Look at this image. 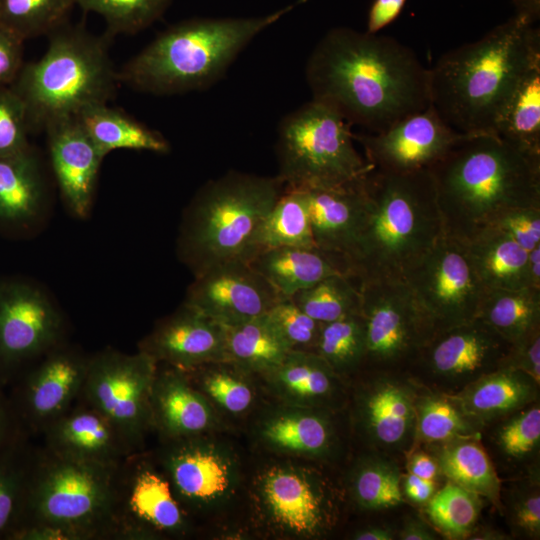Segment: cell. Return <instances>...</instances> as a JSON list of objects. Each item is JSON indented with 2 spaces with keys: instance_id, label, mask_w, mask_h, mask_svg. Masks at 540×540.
Returning <instances> with one entry per match:
<instances>
[{
  "instance_id": "cell-15",
  "label": "cell",
  "mask_w": 540,
  "mask_h": 540,
  "mask_svg": "<svg viewBox=\"0 0 540 540\" xmlns=\"http://www.w3.org/2000/svg\"><path fill=\"white\" fill-rule=\"evenodd\" d=\"M159 465L187 512L224 504L240 484L237 456L209 434L165 441Z\"/></svg>"
},
{
  "instance_id": "cell-45",
  "label": "cell",
  "mask_w": 540,
  "mask_h": 540,
  "mask_svg": "<svg viewBox=\"0 0 540 540\" xmlns=\"http://www.w3.org/2000/svg\"><path fill=\"white\" fill-rule=\"evenodd\" d=\"M75 0H0V25L23 41L64 24Z\"/></svg>"
},
{
  "instance_id": "cell-59",
  "label": "cell",
  "mask_w": 540,
  "mask_h": 540,
  "mask_svg": "<svg viewBox=\"0 0 540 540\" xmlns=\"http://www.w3.org/2000/svg\"><path fill=\"white\" fill-rule=\"evenodd\" d=\"M401 540H435L436 534L423 521L417 518H409L398 534Z\"/></svg>"
},
{
  "instance_id": "cell-14",
  "label": "cell",
  "mask_w": 540,
  "mask_h": 540,
  "mask_svg": "<svg viewBox=\"0 0 540 540\" xmlns=\"http://www.w3.org/2000/svg\"><path fill=\"white\" fill-rule=\"evenodd\" d=\"M63 318L38 287L0 282V385L14 382L23 367L60 345Z\"/></svg>"
},
{
  "instance_id": "cell-47",
  "label": "cell",
  "mask_w": 540,
  "mask_h": 540,
  "mask_svg": "<svg viewBox=\"0 0 540 540\" xmlns=\"http://www.w3.org/2000/svg\"><path fill=\"white\" fill-rule=\"evenodd\" d=\"M171 0H75L82 9L99 14L113 33H135L167 9Z\"/></svg>"
},
{
  "instance_id": "cell-54",
  "label": "cell",
  "mask_w": 540,
  "mask_h": 540,
  "mask_svg": "<svg viewBox=\"0 0 540 540\" xmlns=\"http://www.w3.org/2000/svg\"><path fill=\"white\" fill-rule=\"evenodd\" d=\"M23 40L0 25V86H11L23 65Z\"/></svg>"
},
{
  "instance_id": "cell-23",
  "label": "cell",
  "mask_w": 540,
  "mask_h": 540,
  "mask_svg": "<svg viewBox=\"0 0 540 540\" xmlns=\"http://www.w3.org/2000/svg\"><path fill=\"white\" fill-rule=\"evenodd\" d=\"M53 172L62 198L77 217L91 209L103 156L75 117L45 128Z\"/></svg>"
},
{
  "instance_id": "cell-21",
  "label": "cell",
  "mask_w": 540,
  "mask_h": 540,
  "mask_svg": "<svg viewBox=\"0 0 540 540\" xmlns=\"http://www.w3.org/2000/svg\"><path fill=\"white\" fill-rule=\"evenodd\" d=\"M139 351L182 371L226 361L225 326L183 303L139 343Z\"/></svg>"
},
{
  "instance_id": "cell-55",
  "label": "cell",
  "mask_w": 540,
  "mask_h": 540,
  "mask_svg": "<svg viewBox=\"0 0 540 540\" xmlns=\"http://www.w3.org/2000/svg\"><path fill=\"white\" fill-rule=\"evenodd\" d=\"M407 0H374L370 6L366 32L378 33L401 13Z\"/></svg>"
},
{
  "instance_id": "cell-2",
  "label": "cell",
  "mask_w": 540,
  "mask_h": 540,
  "mask_svg": "<svg viewBox=\"0 0 540 540\" xmlns=\"http://www.w3.org/2000/svg\"><path fill=\"white\" fill-rule=\"evenodd\" d=\"M538 54L539 29L515 14L482 38L446 52L428 69L430 104L458 133L496 134Z\"/></svg>"
},
{
  "instance_id": "cell-24",
  "label": "cell",
  "mask_w": 540,
  "mask_h": 540,
  "mask_svg": "<svg viewBox=\"0 0 540 540\" xmlns=\"http://www.w3.org/2000/svg\"><path fill=\"white\" fill-rule=\"evenodd\" d=\"M42 433L46 448L78 460L118 467L135 454L108 418L84 402L72 405Z\"/></svg>"
},
{
  "instance_id": "cell-62",
  "label": "cell",
  "mask_w": 540,
  "mask_h": 540,
  "mask_svg": "<svg viewBox=\"0 0 540 540\" xmlns=\"http://www.w3.org/2000/svg\"><path fill=\"white\" fill-rule=\"evenodd\" d=\"M530 286L540 289V245L528 251Z\"/></svg>"
},
{
  "instance_id": "cell-58",
  "label": "cell",
  "mask_w": 540,
  "mask_h": 540,
  "mask_svg": "<svg viewBox=\"0 0 540 540\" xmlns=\"http://www.w3.org/2000/svg\"><path fill=\"white\" fill-rule=\"evenodd\" d=\"M408 472L425 480L436 481L441 474L435 457L423 452H414L408 461Z\"/></svg>"
},
{
  "instance_id": "cell-43",
  "label": "cell",
  "mask_w": 540,
  "mask_h": 540,
  "mask_svg": "<svg viewBox=\"0 0 540 540\" xmlns=\"http://www.w3.org/2000/svg\"><path fill=\"white\" fill-rule=\"evenodd\" d=\"M350 494L365 510H382L403 501L402 475L389 459L371 456L361 460L350 477Z\"/></svg>"
},
{
  "instance_id": "cell-57",
  "label": "cell",
  "mask_w": 540,
  "mask_h": 540,
  "mask_svg": "<svg viewBox=\"0 0 540 540\" xmlns=\"http://www.w3.org/2000/svg\"><path fill=\"white\" fill-rule=\"evenodd\" d=\"M0 385V448L22 428L14 414L8 395Z\"/></svg>"
},
{
  "instance_id": "cell-18",
  "label": "cell",
  "mask_w": 540,
  "mask_h": 540,
  "mask_svg": "<svg viewBox=\"0 0 540 540\" xmlns=\"http://www.w3.org/2000/svg\"><path fill=\"white\" fill-rule=\"evenodd\" d=\"M89 359L58 345L14 380L8 397L19 425L28 434L42 433L79 398Z\"/></svg>"
},
{
  "instance_id": "cell-37",
  "label": "cell",
  "mask_w": 540,
  "mask_h": 540,
  "mask_svg": "<svg viewBox=\"0 0 540 540\" xmlns=\"http://www.w3.org/2000/svg\"><path fill=\"white\" fill-rule=\"evenodd\" d=\"M438 446L435 458L441 474L461 487L499 503L500 481L477 437L460 438Z\"/></svg>"
},
{
  "instance_id": "cell-28",
  "label": "cell",
  "mask_w": 540,
  "mask_h": 540,
  "mask_svg": "<svg viewBox=\"0 0 540 540\" xmlns=\"http://www.w3.org/2000/svg\"><path fill=\"white\" fill-rule=\"evenodd\" d=\"M362 179L339 187L305 190L316 247L343 261L347 269L362 213Z\"/></svg>"
},
{
  "instance_id": "cell-42",
  "label": "cell",
  "mask_w": 540,
  "mask_h": 540,
  "mask_svg": "<svg viewBox=\"0 0 540 540\" xmlns=\"http://www.w3.org/2000/svg\"><path fill=\"white\" fill-rule=\"evenodd\" d=\"M302 311L320 323L361 314L362 296L356 278L348 274L330 275L290 298Z\"/></svg>"
},
{
  "instance_id": "cell-11",
  "label": "cell",
  "mask_w": 540,
  "mask_h": 540,
  "mask_svg": "<svg viewBox=\"0 0 540 540\" xmlns=\"http://www.w3.org/2000/svg\"><path fill=\"white\" fill-rule=\"evenodd\" d=\"M359 285L366 335L364 365L379 371L409 367L435 333L427 313L402 278Z\"/></svg>"
},
{
  "instance_id": "cell-41",
  "label": "cell",
  "mask_w": 540,
  "mask_h": 540,
  "mask_svg": "<svg viewBox=\"0 0 540 540\" xmlns=\"http://www.w3.org/2000/svg\"><path fill=\"white\" fill-rule=\"evenodd\" d=\"M415 411V440L438 446L479 434L480 426L468 419L446 393L416 390Z\"/></svg>"
},
{
  "instance_id": "cell-26",
  "label": "cell",
  "mask_w": 540,
  "mask_h": 540,
  "mask_svg": "<svg viewBox=\"0 0 540 540\" xmlns=\"http://www.w3.org/2000/svg\"><path fill=\"white\" fill-rule=\"evenodd\" d=\"M330 411L279 403L258 420L257 439L276 454L306 459L328 457L338 441Z\"/></svg>"
},
{
  "instance_id": "cell-1",
  "label": "cell",
  "mask_w": 540,
  "mask_h": 540,
  "mask_svg": "<svg viewBox=\"0 0 540 540\" xmlns=\"http://www.w3.org/2000/svg\"><path fill=\"white\" fill-rule=\"evenodd\" d=\"M312 99L350 125L382 132L430 105L428 69L388 36L348 27L329 30L306 65Z\"/></svg>"
},
{
  "instance_id": "cell-16",
  "label": "cell",
  "mask_w": 540,
  "mask_h": 540,
  "mask_svg": "<svg viewBox=\"0 0 540 540\" xmlns=\"http://www.w3.org/2000/svg\"><path fill=\"white\" fill-rule=\"evenodd\" d=\"M133 455L119 468L113 539L187 535L188 512L176 498L164 472L149 460Z\"/></svg>"
},
{
  "instance_id": "cell-36",
  "label": "cell",
  "mask_w": 540,
  "mask_h": 540,
  "mask_svg": "<svg viewBox=\"0 0 540 540\" xmlns=\"http://www.w3.org/2000/svg\"><path fill=\"white\" fill-rule=\"evenodd\" d=\"M477 318L515 344L540 327V289L486 290Z\"/></svg>"
},
{
  "instance_id": "cell-60",
  "label": "cell",
  "mask_w": 540,
  "mask_h": 540,
  "mask_svg": "<svg viewBox=\"0 0 540 540\" xmlns=\"http://www.w3.org/2000/svg\"><path fill=\"white\" fill-rule=\"evenodd\" d=\"M516 15L524 17L531 24H534L539 19L540 0H512Z\"/></svg>"
},
{
  "instance_id": "cell-48",
  "label": "cell",
  "mask_w": 540,
  "mask_h": 540,
  "mask_svg": "<svg viewBox=\"0 0 540 540\" xmlns=\"http://www.w3.org/2000/svg\"><path fill=\"white\" fill-rule=\"evenodd\" d=\"M510 416L497 430L496 442L505 456L523 460L539 448L540 408L530 404Z\"/></svg>"
},
{
  "instance_id": "cell-39",
  "label": "cell",
  "mask_w": 540,
  "mask_h": 540,
  "mask_svg": "<svg viewBox=\"0 0 540 540\" xmlns=\"http://www.w3.org/2000/svg\"><path fill=\"white\" fill-rule=\"evenodd\" d=\"M33 452L23 428L0 448V540L19 523Z\"/></svg>"
},
{
  "instance_id": "cell-50",
  "label": "cell",
  "mask_w": 540,
  "mask_h": 540,
  "mask_svg": "<svg viewBox=\"0 0 540 540\" xmlns=\"http://www.w3.org/2000/svg\"><path fill=\"white\" fill-rule=\"evenodd\" d=\"M25 105L11 86H0V158L30 146Z\"/></svg>"
},
{
  "instance_id": "cell-22",
  "label": "cell",
  "mask_w": 540,
  "mask_h": 540,
  "mask_svg": "<svg viewBox=\"0 0 540 540\" xmlns=\"http://www.w3.org/2000/svg\"><path fill=\"white\" fill-rule=\"evenodd\" d=\"M408 381L381 371L357 393L358 424L367 439L382 450H405L415 441L416 388Z\"/></svg>"
},
{
  "instance_id": "cell-53",
  "label": "cell",
  "mask_w": 540,
  "mask_h": 540,
  "mask_svg": "<svg viewBox=\"0 0 540 540\" xmlns=\"http://www.w3.org/2000/svg\"><path fill=\"white\" fill-rule=\"evenodd\" d=\"M504 366L518 369L540 384V327L511 345Z\"/></svg>"
},
{
  "instance_id": "cell-5",
  "label": "cell",
  "mask_w": 540,
  "mask_h": 540,
  "mask_svg": "<svg viewBox=\"0 0 540 540\" xmlns=\"http://www.w3.org/2000/svg\"><path fill=\"white\" fill-rule=\"evenodd\" d=\"M296 4L258 17L180 22L133 57L118 73V80L157 95L206 88L223 76L249 42Z\"/></svg>"
},
{
  "instance_id": "cell-13",
  "label": "cell",
  "mask_w": 540,
  "mask_h": 540,
  "mask_svg": "<svg viewBox=\"0 0 540 540\" xmlns=\"http://www.w3.org/2000/svg\"><path fill=\"white\" fill-rule=\"evenodd\" d=\"M402 279L427 313L435 333L475 319L487 290L465 244L446 234L406 270Z\"/></svg>"
},
{
  "instance_id": "cell-8",
  "label": "cell",
  "mask_w": 540,
  "mask_h": 540,
  "mask_svg": "<svg viewBox=\"0 0 540 540\" xmlns=\"http://www.w3.org/2000/svg\"><path fill=\"white\" fill-rule=\"evenodd\" d=\"M120 466L70 458L46 447L34 451L14 530L44 523L73 529L83 540L113 539Z\"/></svg>"
},
{
  "instance_id": "cell-7",
  "label": "cell",
  "mask_w": 540,
  "mask_h": 540,
  "mask_svg": "<svg viewBox=\"0 0 540 540\" xmlns=\"http://www.w3.org/2000/svg\"><path fill=\"white\" fill-rule=\"evenodd\" d=\"M117 81L102 39L63 24L50 33L45 54L23 66L11 87L25 105L30 129H45L91 104L107 103Z\"/></svg>"
},
{
  "instance_id": "cell-33",
  "label": "cell",
  "mask_w": 540,
  "mask_h": 540,
  "mask_svg": "<svg viewBox=\"0 0 540 540\" xmlns=\"http://www.w3.org/2000/svg\"><path fill=\"white\" fill-rule=\"evenodd\" d=\"M75 118L103 157L118 149L169 151V144L161 134L107 103L91 104Z\"/></svg>"
},
{
  "instance_id": "cell-61",
  "label": "cell",
  "mask_w": 540,
  "mask_h": 540,
  "mask_svg": "<svg viewBox=\"0 0 540 540\" xmlns=\"http://www.w3.org/2000/svg\"><path fill=\"white\" fill-rule=\"evenodd\" d=\"M394 538V533L384 526H369L353 535L355 540H392Z\"/></svg>"
},
{
  "instance_id": "cell-32",
  "label": "cell",
  "mask_w": 540,
  "mask_h": 540,
  "mask_svg": "<svg viewBox=\"0 0 540 540\" xmlns=\"http://www.w3.org/2000/svg\"><path fill=\"white\" fill-rule=\"evenodd\" d=\"M45 185L35 151L28 148L0 158V224L23 225L41 211Z\"/></svg>"
},
{
  "instance_id": "cell-34",
  "label": "cell",
  "mask_w": 540,
  "mask_h": 540,
  "mask_svg": "<svg viewBox=\"0 0 540 540\" xmlns=\"http://www.w3.org/2000/svg\"><path fill=\"white\" fill-rule=\"evenodd\" d=\"M265 314L225 326L226 362L261 377L276 369L291 351Z\"/></svg>"
},
{
  "instance_id": "cell-29",
  "label": "cell",
  "mask_w": 540,
  "mask_h": 540,
  "mask_svg": "<svg viewBox=\"0 0 540 540\" xmlns=\"http://www.w3.org/2000/svg\"><path fill=\"white\" fill-rule=\"evenodd\" d=\"M538 387L526 373L504 366L447 395L468 419L481 426L532 404Z\"/></svg>"
},
{
  "instance_id": "cell-9",
  "label": "cell",
  "mask_w": 540,
  "mask_h": 540,
  "mask_svg": "<svg viewBox=\"0 0 540 540\" xmlns=\"http://www.w3.org/2000/svg\"><path fill=\"white\" fill-rule=\"evenodd\" d=\"M351 125L333 108L316 100L280 123L277 178L284 188H333L362 179L373 167L354 145Z\"/></svg>"
},
{
  "instance_id": "cell-49",
  "label": "cell",
  "mask_w": 540,
  "mask_h": 540,
  "mask_svg": "<svg viewBox=\"0 0 540 540\" xmlns=\"http://www.w3.org/2000/svg\"><path fill=\"white\" fill-rule=\"evenodd\" d=\"M265 315L291 351L314 352L323 323L307 315L290 298L277 302Z\"/></svg>"
},
{
  "instance_id": "cell-25",
  "label": "cell",
  "mask_w": 540,
  "mask_h": 540,
  "mask_svg": "<svg viewBox=\"0 0 540 540\" xmlns=\"http://www.w3.org/2000/svg\"><path fill=\"white\" fill-rule=\"evenodd\" d=\"M167 366V365H166ZM153 429L164 441L210 434L218 412L180 369L158 366L151 391Z\"/></svg>"
},
{
  "instance_id": "cell-51",
  "label": "cell",
  "mask_w": 540,
  "mask_h": 540,
  "mask_svg": "<svg viewBox=\"0 0 540 540\" xmlns=\"http://www.w3.org/2000/svg\"><path fill=\"white\" fill-rule=\"evenodd\" d=\"M489 227L510 236L529 251L540 245V208H515L501 213Z\"/></svg>"
},
{
  "instance_id": "cell-27",
  "label": "cell",
  "mask_w": 540,
  "mask_h": 540,
  "mask_svg": "<svg viewBox=\"0 0 540 540\" xmlns=\"http://www.w3.org/2000/svg\"><path fill=\"white\" fill-rule=\"evenodd\" d=\"M262 378L282 404L332 410L344 394L342 377L313 351H290Z\"/></svg>"
},
{
  "instance_id": "cell-30",
  "label": "cell",
  "mask_w": 540,
  "mask_h": 540,
  "mask_svg": "<svg viewBox=\"0 0 540 540\" xmlns=\"http://www.w3.org/2000/svg\"><path fill=\"white\" fill-rule=\"evenodd\" d=\"M249 264L284 299L291 298L330 275H350L343 261L316 247L266 249L255 255Z\"/></svg>"
},
{
  "instance_id": "cell-17",
  "label": "cell",
  "mask_w": 540,
  "mask_h": 540,
  "mask_svg": "<svg viewBox=\"0 0 540 540\" xmlns=\"http://www.w3.org/2000/svg\"><path fill=\"white\" fill-rule=\"evenodd\" d=\"M511 345L479 318L435 333L409 366L453 394L504 366Z\"/></svg>"
},
{
  "instance_id": "cell-31",
  "label": "cell",
  "mask_w": 540,
  "mask_h": 540,
  "mask_svg": "<svg viewBox=\"0 0 540 540\" xmlns=\"http://www.w3.org/2000/svg\"><path fill=\"white\" fill-rule=\"evenodd\" d=\"M463 243L487 290L531 287L528 251L504 232L487 227Z\"/></svg>"
},
{
  "instance_id": "cell-52",
  "label": "cell",
  "mask_w": 540,
  "mask_h": 540,
  "mask_svg": "<svg viewBox=\"0 0 540 540\" xmlns=\"http://www.w3.org/2000/svg\"><path fill=\"white\" fill-rule=\"evenodd\" d=\"M510 513L515 528L528 537H539L540 493L538 483L525 488L514 497Z\"/></svg>"
},
{
  "instance_id": "cell-4",
  "label": "cell",
  "mask_w": 540,
  "mask_h": 540,
  "mask_svg": "<svg viewBox=\"0 0 540 540\" xmlns=\"http://www.w3.org/2000/svg\"><path fill=\"white\" fill-rule=\"evenodd\" d=\"M363 207L347 266L362 281L402 278L444 234L430 170L371 169L362 179Z\"/></svg>"
},
{
  "instance_id": "cell-44",
  "label": "cell",
  "mask_w": 540,
  "mask_h": 540,
  "mask_svg": "<svg viewBox=\"0 0 540 540\" xmlns=\"http://www.w3.org/2000/svg\"><path fill=\"white\" fill-rule=\"evenodd\" d=\"M314 352L341 377L361 368L366 356L365 324L362 315H349L324 323Z\"/></svg>"
},
{
  "instance_id": "cell-56",
  "label": "cell",
  "mask_w": 540,
  "mask_h": 540,
  "mask_svg": "<svg viewBox=\"0 0 540 540\" xmlns=\"http://www.w3.org/2000/svg\"><path fill=\"white\" fill-rule=\"evenodd\" d=\"M402 479V492L416 504L426 505L437 491L436 481L425 480L409 472Z\"/></svg>"
},
{
  "instance_id": "cell-3",
  "label": "cell",
  "mask_w": 540,
  "mask_h": 540,
  "mask_svg": "<svg viewBox=\"0 0 540 540\" xmlns=\"http://www.w3.org/2000/svg\"><path fill=\"white\" fill-rule=\"evenodd\" d=\"M444 234L470 240L503 212L540 208V157L496 134H466L430 169Z\"/></svg>"
},
{
  "instance_id": "cell-40",
  "label": "cell",
  "mask_w": 540,
  "mask_h": 540,
  "mask_svg": "<svg viewBox=\"0 0 540 540\" xmlns=\"http://www.w3.org/2000/svg\"><path fill=\"white\" fill-rule=\"evenodd\" d=\"M285 246L316 247L305 190L284 188L260 229L258 253Z\"/></svg>"
},
{
  "instance_id": "cell-20",
  "label": "cell",
  "mask_w": 540,
  "mask_h": 540,
  "mask_svg": "<svg viewBox=\"0 0 540 540\" xmlns=\"http://www.w3.org/2000/svg\"><path fill=\"white\" fill-rule=\"evenodd\" d=\"M282 299L248 262L235 261L195 275L183 303L223 326H232L264 315Z\"/></svg>"
},
{
  "instance_id": "cell-12",
  "label": "cell",
  "mask_w": 540,
  "mask_h": 540,
  "mask_svg": "<svg viewBox=\"0 0 540 540\" xmlns=\"http://www.w3.org/2000/svg\"><path fill=\"white\" fill-rule=\"evenodd\" d=\"M158 363L139 351L106 349L89 359L79 398L116 427L134 453L153 429L151 391Z\"/></svg>"
},
{
  "instance_id": "cell-38",
  "label": "cell",
  "mask_w": 540,
  "mask_h": 540,
  "mask_svg": "<svg viewBox=\"0 0 540 540\" xmlns=\"http://www.w3.org/2000/svg\"><path fill=\"white\" fill-rule=\"evenodd\" d=\"M185 372L217 412L238 417L256 402L254 375L230 362L209 363Z\"/></svg>"
},
{
  "instance_id": "cell-6",
  "label": "cell",
  "mask_w": 540,
  "mask_h": 540,
  "mask_svg": "<svg viewBox=\"0 0 540 540\" xmlns=\"http://www.w3.org/2000/svg\"><path fill=\"white\" fill-rule=\"evenodd\" d=\"M275 177L230 171L205 183L186 208L177 251L195 275L213 266L250 260L269 211L283 192Z\"/></svg>"
},
{
  "instance_id": "cell-10",
  "label": "cell",
  "mask_w": 540,
  "mask_h": 540,
  "mask_svg": "<svg viewBox=\"0 0 540 540\" xmlns=\"http://www.w3.org/2000/svg\"><path fill=\"white\" fill-rule=\"evenodd\" d=\"M252 497L260 521L276 535L318 538L337 520L334 489L305 465L286 461L264 467L253 480Z\"/></svg>"
},
{
  "instance_id": "cell-19",
  "label": "cell",
  "mask_w": 540,
  "mask_h": 540,
  "mask_svg": "<svg viewBox=\"0 0 540 540\" xmlns=\"http://www.w3.org/2000/svg\"><path fill=\"white\" fill-rule=\"evenodd\" d=\"M464 135L452 129L430 104L378 133H353L373 169L390 173L428 170Z\"/></svg>"
},
{
  "instance_id": "cell-35",
  "label": "cell",
  "mask_w": 540,
  "mask_h": 540,
  "mask_svg": "<svg viewBox=\"0 0 540 540\" xmlns=\"http://www.w3.org/2000/svg\"><path fill=\"white\" fill-rule=\"evenodd\" d=\"M496 134L517 149L540 157V54L519 81Z\"/></svg>"
},
{
  "instance_id": "cell-46",
  "label": "cell",
  "mask_w": 540,
  "mask_h": 540,
  "mask_svg": "<svg viewBox=\"0 0 540 540\" xmlns=\"http://www.w3.org/2000/svg\"><path fill=\"white\" fill-rule=\"evenodd\" d=\"M480 496L448 480L426 504L435 527L450 539L468 538L477 522Z\"/></svg>"
}]
</instances>
